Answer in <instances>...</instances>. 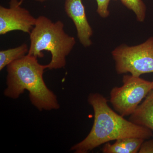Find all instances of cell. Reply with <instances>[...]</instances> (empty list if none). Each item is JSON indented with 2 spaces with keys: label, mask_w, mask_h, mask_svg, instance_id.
<instances>
[{
  "label": "cell",
  "mask_w": 153,
  "mask_h": 153,
  "mask_svg": "<svg viewBox=\"0 0 153 153\" xmlns=\"http://www.w3.org/2000/svg\"><path fill=\"white\" fill-rule=\"evenodd\" d=\"M118 74L129 73L140 77L153 73V37L134 46L122 44L111 52Z\"/></svg>",
  "instance_id": "obj_4"
},
{
  "label": "cell",
  "mask_w": 153,
  "mask_h": 153,
  "mask_svg": "<svg viewBox=\"0 0 153 153\" xmlns=\"http://www.w3.org/2000/svg\"><path fill=\"white\" fill-rule=\"evenodd\" d=\"M123 5L131 10L136 16L138 22H143L146 16V7L143 0H120Z\"/></svg>",
  "instance_id": "obj_11"
},
{
  "label": "cell",
  "mask_w": 153,
  "mask_h": 153,
  "mask_svg": "<svg viewBox=\"0 0 153 153\" xmlns=\"http://www.w3.org/2000/svg\"><path fill=\"white\" fill-rule=\"evenodd\" d=\"M139 153H153V140H145L139 151Z\"/></svg>",
  "instance_id": "obj_13"
},
{
  "label": "cell",
  "mask_w": 153,
  "mask_h": 153,
  "mask_svg": "<svg viewBox=\"0 0 153 153\" xmlns=\"http://www.w3.org/2000/svg\"><path fill=\"white\" fill-rule=\"evenodd\" d=\"M129 120L153 132V91H151L131 115Z\"/></svg>",
  "instance_id": "obj_8"
},
{
  "label": "cell",
  "mask_w": 153,
  "mask_h": 153,
  "mask_svg": "<svg viewBox=\"0 0 153 153\" xmlns=\"http://www.w3.org/2000/svg\"><path fill=\"white\" fill-rule=\"evenodd\" d=\"M88 100L94 112L93 126L87 136L73 146L70 150L76 153H87L114 140L129 137L147 140L153 137V131L149 129L126 120L114 111L101 94H90Z\"/></svg>",
  "instance_id": "obj_1"
},
{
  "label": "cell",
  "mask_w": 153,
  "mask_h": 153,
  "mask_svg": "<svg viewBox=\"0 0 153 153\" xmlns=\"http://www.w3.org/2000/svg\"><path fill=\"white\" fill-rule=\"evenodd\" d=\"M19 0H10V7L0 6V35L15 30L30 34L37 18L21 7Z\"/></svg>",
  "instance_id": "obj_6"
},
{
  "label": "cell",
  "mask_w": 153,
  "mask_h": 153,
  "mask_svg": "<svg viewBox=\"0 0 153 153\" xmlns=\"http://www.w3.org/2000/svg\"><path fill=\"white\" fill-rule=\"evenodd\" d=\"M152 82V90L153 91V79Z\"/></svg>",
  "instance_id": "obj_16"
},
{
  "label": "cell",
  "mask_w": 153,
  "mask_h": 153,
  "mask_svg": "<svg viewBox=\"0 0 153 153\" xmlns=\"http://www.w3.org/2000/svg\"><path fill=\"white\" fill-rule=\"evenodd\" d=\"M37 58L27 54L7 66V87L4 94L16 99L27 90L30 101L39 110L58 109L57 97L47 87L43 77L48 65L40 64Z\"/></svg>",
  "instance_id": "obj_2"
},
{
  "label": "cell",
  "mask_w": 153,
  "mask_h": 153,
  "mask_svg": "<svg viewBox=\"0 0 153 153\" xmlns=\"http://www.w3.org/2000/svg\"><path fill=\"white\" fill-rule=\"evenodd\" d=\"M24 1V0H19V1H20V4H22V3H23V1Z\"/></svg>",
  "instance_id": "obj_15"
},
{
  "label": "cell",
  "mask_w": 153,
  "mask_h": 153,
  "mask_svg": "<svg viewBox=\"0 0 153 153\" xmlns=\"http://www.w3.org/2000/svg\"><path fill=\"white\" fill-rule=\"evenodd\" d=\"M30 35V45L28 55L42 58V52L47 51L52 55L48 65L50 70L64 68L66 57L76 44L75 38L64 30V25L60 21L54 22L44 16L37 18L35 26Z\"/></svg>",
  "instance_id": "obj_3"
},
{
  "label": "cell",
  "mask_w": 153,
  "mask_h": 153,
  "mask_svg": "<svg viewBox=\"0 0 153 153\" xmlns=\"http://www.w3.org/2000/svg\"><path fill=\"white\" fill-rule=\"evenodd\" d=\"M29 48L26 44L14 48L0 51V70L18 59L27 55Z\"/></svg>",
  "instance_id": "obj_10"
},
{
  "label": "cell",
  "mask_w": 153,
  "mask_h": 153,
  "mask_svg": "<svg viewBox=\"0 0 153 153\" xmlns=\"http://www.w3.org/2000/svg\"><path fill=\"white\" fill-rule=\"evenodd\" d=\"M144 140L139 138L120 139L116 140L113 144L106 143L102 151L104 153H137Z\"/></svg>",
  "instance_id": "obj_9"
},
{
  "label": "cell",
  "mask_w": 153,
  "mask_h": 153,
  "mask_svg": "<svg viewBox=\"0 0 153 153\" xmlns=\"http://www.w3.org/2000/svg\"><path fill=\"white\" fill-rule=\"evenodd\" d=\"M34 1H36L39 2H43L47 1V0H34Z\"/></svg>",
  "instance_id": "obj_14"
},
{
  "label": "cell",
  "mask_w": 153,
  "mask_h": 153,
  "mask_svg": "<svg viewBox=\"0 0 153 153\" xmlns=\"http://www.w3.org/2000/svg\"><path fill=\"white\" fill-rule=\"evenodd\" d=\"M117 0H96L97 4V12L102 18H107L109 16L108 6L110 1Z\"/></svg>",
  "instance_id": "obj_12"
},
{
  "label": "cell",
  "mask_w": 153,
  "mask_h": 153,
  "mask_svg": "<svg viewBox=\"0 0 153 153\" xmlns=\"http://www.w3.org/2000/svg\"><path fill=\"white\" fill-rule=\"evenodd\" d=\"M123 85L115 87L109 101L116 111L123 117L131 115L152 89V82L140 77L125 75Z\"/></svg>",
  "instance_id": "obj_5"
},
{
  "label": "cell",
  "mask_w": 153,
  "mask_h": 153,
  "mask_svg": "<svg viewBox=\"0 0 153 153\" xmlns=\"http://www.w3.org/2000/svg\"><path fill=\"white\" fill-rule=\"evenodd\" d=\"M64 8L66 14L73 21L78 40L83 47L92 45L93 30L88 21L82 0H66Z\"/></svg>",
  "instance_id": "obj_7"
}]
</instances>
